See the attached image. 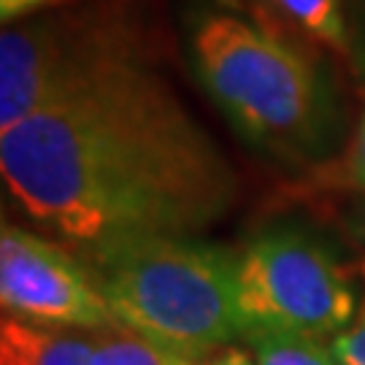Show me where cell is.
<instances>
[{"instance_id": "6", "label": "cell", "mask_w": 365, "mask_h": 365, "mask_svg": "<svg viewBox=\"0 0 365 365\" xmlns=\"http://www.w3.org/2000/svg\"><path fill=\"white\" fill-rule=\"evenodd\" d=\"M98 41L101 36H71L49 22L6 27L0 36V135L49 103Z\"/></svg>"}, {"instance_id": "10", "label": "cell", "mask_w": 365, "mask_h": 365, "mask_svg": "<svg viewBox=\"0 0 365 365\" xmlns=\"http://www.w3.org/2000/svg\"><path fill=\"white\" fill-rule=\"evenodd\" d=\"M274 3L319 41L336 49L346 46V27L339 0H274Z\"/></svg>"}, {"instance_id": "7", "label": "cell", "mask_w": 365, "mask_h": 365, "mask_svg": "<svg viewBox=\"0 0 365 365\" xmlns=\"http://www.w3.org/2000/svg\"><path fill=\"white\" fill-rule=\"evenodd\" d=\"M0 349L22 365H95L90 333L57 330L54 325L6 317L0 325Z\"/></svg>"}, {"instance_id": "15", "label": "cell", "mask_w": 365, "mask_h": 365, "mask_svg": "<svg viewBox=\"0 0 365 365\" xmlns=\"http://www.w3.org/2000/svg\"><path fill=\"white\" fill-rule=\"evenodd\" d=\"M0 365H22L11 352H6V349H0Z\"/></svg>"}, {"instance_id": "13", "label": "cell", "mask_w": 365, "mask_h": 365, "mask_svg": "<svg viewBox=\"0 0 365 365\" xmlns=\"http://www.w3.org/2000/svg\"><path fill=\"white\" fill-rule=\"evenodd\" d=\"M54 3H60V0H0V19H3V25L9 27L11 22L22 19L27 14L54 6Z\"/></svg>"}, {"instance_id": "9", "label": "cell", "mask_w": 365, "mask_h": 365, "mask_svg": "<svg viewBox=\"0 0 365 365\" xmlns=\"http://www.w3.org/2000/svg\"><path fill=\"white\" fill-rule=\"evenodd\" d=\"M244 339L252 344L257 365H336L333 349L314 336L274 327H249Z\"/></svg>"}, {"instance_id": "16", "label": "cell", "mask_w": 365, "mask_h": 365, "mask_svg": "<svg viewBox=\"0 0 365 365\" xmlns=\"http://www.w3.org/2000/svg\"><path fill=\"white\" fill-rule=\"evenodd\" d=\"M363 241H365V217H363ZM363 271H365V268H363Z\"/></svg>"}, {"instance_id": "12", "label": "cell", "mask_w": 365, "mask_h": 365, "mask_svg": "<svg viewBox=\"0 0 365 365\" xmlns=\"http://www.w3.org/2000/svg\"><path fill=\"white\" fill-rule=\"evenodd\" d=\"M330 349L341 365H365V306L363 312L357 314L354 325L341 330L333 339Z\"/></svg>"}, {"instance_id": "1", "label": "cell", "mask_w": 365, "mask_h": 365, "mask_svg": "<svg viewBox=\"0 0 365 365\" xmlns=\"http://www.w3.org/2000/svg\"><path fill=\"white\" fill-rule=\"evenodd\" d=\"M16 203L73 241L184 235L233 197V170L163 78L101 38L33 117L0 135Z\"/></svg>"}, {"instance_id": "5", "label": "cell", "mask_w": 365, "mask_h": 365, "mask_svg": "<svg viewBox=\"0 0 365 365\" xmlns=\"http://www.w3.org/2000/svg\"><path fill=\"white\" fill-rule=\"evenodd\" d=\"M0 300L9 314L38 325L92 330L114 322L92 274L68 252L11 222L0 230Z\"/></svg>"}, {"instance_id": "11", "label": "cell", "mask_w": 365, "mask_h": 365, "mask_svg": "<svg viewBox=\"0 0 365 365\" xmlns=\"http://www.w3.org/2000/svg\"><path fill=\"white\" fill-rule=\"evenodd\" d=\"M327 182L333 187H349V190L365 192V117L357 125L346 152L341 155L339 165L327 176Z\"/></svg>"}, {"instance_id": "8", "label": "cell", "mask_w": 365, "mask_h": 365, "mask_svg": "<svg viewBox=\"0 0 365 365\" xmlns=\"http://www.w3.org/2000/svg\"><path fill=\"white\" fill-rule=\"evenodd\" d=\"M87 333L95 349V365H197V360L173 352L117 319Z\"/></svg>"}, {"instance_id": "3", "label": "cell", "mask_w": 365, "mask_h": 365, "mask_svg": "<svg viewBox=\"0 0 365 365\" xmlns=\"http://www.w3.org/2000/svg\"><path fill=\"white\" fill-rule=\"evenodd\" d=\"M195 60L211 95L255 138L271 146L309 144L319 92L309 63L244 19L209 16L195 33Z\"/></svg>"}, {"instance_id": "4", "label": "cell", "mask_w": 365, "mask_h": 365, "mask_svg": "<svg viewBox=\"0 0 365 365\" xmlns=\"http://www.w3.org/2000/svg\"><path fill=\"white\" fill-rule=\"evenodd\" d=\"M238 303L249 327L325 339L354 314L349 276L319 244L300 233H268L235 262Z\"/></svg>"}, {"instance_id": "14", "label": "cell", "mask_w": 365, "mask_h": 365, "mask_svg": "<svg viewBox=\"0 0 365 365\" xmlns=\"http://www.w3.org/2000/svg\"><path fill=\"white\" fill-rule=\"evenodd\" d=\"M197 365H255L247 352L235 346H222L214 354H206V360H197Z\"/></svg>"}, {"instance_id": "2", "label": "cell", "mask_w": 365, "mask_h": 365, "mask_svg": "<svg viewBox=\"0 0 365 365\" xmlns=\"http://www.w3.org/2000/svg\"><path fill=\"white\" fill-rule=\"evenodd\" d=\"M92 279L114 319L190 360L244 336L235 262L179 235H133L95 244Z\"/></svg>"}]
</instances>
